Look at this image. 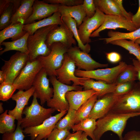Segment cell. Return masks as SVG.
Segmentation results:
<instances>
[{
    "instance_id": "22",
    "label": "cell",
    "mask_w": 140,
    "mask_h": 140,
    "mask_svg": "<svg viewBox=\"0 0 140 140\" xmlns=\"http://www.w3.org/2000/svg\"><path fill=\"white\" fill-rule=\"evenodd\" d=\"M63 23L61 16L59 11L51 16L32 23L24 25L23 30L28 32L29 35L33 34L38 29L53 25H60Z\"/></svg>"
},
{
    "instance_id": "11",
    "label": "cell",
    "mask_w": 140,
    "mask_h": 140,
    "mask_svg": "<svg viewBox=\"0 0 140 140\" xmlns=\"http://www.w3.org/2000/svg\"><path fill=\"white\" fill-rule=\"evenodd\" d=\"M105 15L96 7L95 13L93 16L89 18L86 16L79 26L78 32L80 38L84 45L91 42L90 36L102 24Z\"/></svg>"
},
{
    "instance_id": "14",
    "label": "cell",
    "mask_w": 140,
    "mask_h": 140,
    "mask_svg": "<svg viewBox=\"0 0 140 140\" xmlns=\"http://www.w3.org/2000/svg\"><path fill=\"white\" fill-rule=\"evenodd\" d=\"M117 28L125 29L129 32L137 29L131 21L122 16L106 15L102 24L91 35L90 37H100V33L106 29L115 30Z\"/></svg>"
},
{
    "instance_id": "33",
    "label": "cell",
    "mask_w": 140,
    "mask_h": 140,
    "mask_svg": "<svg viewBox=\"0 0 140 140\" xmlns=\"http://www.w3.org/2000/svg\"><path fill=\"white\" fill-rule=\"evenodd\" d=\"M109 43L121 46L125 48L130 54L134 55L140 62V46L134 42L125 39H119L112 41Z\"/></svg>"
},
{
    "instance_id": "43",
    "label": "cell",
    "mask_w": 140,
    "mask_h": 140,
    "mask_svg": "<svg viewBox=\"0 0 140 140\" xmlns=\"http://www.w3.org/2000/svg\"><path fill=\"white\" fill-rule=\"evenodd\" d=\"M123 140H140V131L132 130L127 132Z\"/></svg>"
},
{
    "instance_id": "23",
    "label": "cell",
    "mask_w": 140,
    "mask_h": 140,
    "mask_svg": "<svg viewBox=\"0 0 140 140\" xmlns=\"http://www.w3.org/2000/svg\"><path fill=\"white\" fill-rule=\"evenodd\" d=\"M35 0H22L21 4L12 18L11 24L22 23L24 24L33 12L32 6Z\"/></svg>"
},
{
    "instance_id": "10",
    "label": "cell",
    "mask_w": 140,
    "mask_h": 140,
    "mask_svg": "<svg viewBox=\"0 0 140 140\" xmlns=\"http://www.w3.org/2000/svg\"><path fill=\"white\" fill-rule=\"evenodd\" d=\"M42 68L37 59L29 61L13 82L17 89L26 90L31 88L37 75Z\"/></svg>"
},
{
    "instance_id": "32",
    "label": "cell",
    "mask_w": 140,
    "mask_h": 140,
    "mask_svg": "<svg viewBox=\"0 0 140 140\" xmlns=\"http://www.w3.org/2000/svg\"><path fill=\"white\" fill-rule=\"evenodd\" d=\"M6 110L0 115V133L3 134L14 132L16 130L15 118Z\"/></svg>"
},
{
    "instance_id": "13",
    "label": "cell",
    "mask_w": 140,
    "mask_h": 140,
    "mask_svg": "<svg viewBox=\"0 0 140 140\" xmlns=\"http://www.w3.org/2000/svg\"><path fill=\"white\" fill-rule=\"evenodd\" d=\"M75 65L74 60L67 53L61 67L56 70L58 80L61 83L67 85L73 82V86H81L80 80L83 77H78L75 74Z\"/></svg>"
},
{
    "instance_id": "28",
    "label": "cell",
    "mask_w": 140,
    "mask_h": 140,
    "mask_svg": "<svg viewBox=\"0 0 140 140\" xmlns=\"http://www.w3.org/2000/svg\"><path fill=\"white\" fill-rule=\"evenodd\" d=\"M107 35L108 38L99 39L103 40L107 44L113 40L119 39H129L134 42L137 39L140 38V27L132 32L128 33L110 30L108 32Z\"/></svg>"
},
{
    "instance_id": "4",
    "label": "cell",
    "mask_w": 140,
    "mask_h": 140,
    "mask_svg": "<svg viewBox=\"0 0 140 140\" xmlns=\"http://www.w3.org/2000/svg\"><path fill=\"white\" fill-rule=\"evenodd\" d=\"M50 48L51 51L48 55L45 56H39L37 59L40 62L47 75L56 76V70L62 66L65 54L69 48L59 42L53 43Z\"/></svg>"
},
{
    "instance_id": "18",
    "label": "cell",
    "mask_w": 140,
    "mask_h": 140,
    "mask_svg": "<svg viewBox=\"0 0 140 140\" xmlns=\"http://www.w3.org/2000/svg\"><path fill=\"white\" fill-rule=\"evenodd\" d=\"M34 92V88L32 86L29 89L25 91L19 90L12 97V100L16 101V104L13 109L8 110V113L13 116L17 122H20L23 118V111L28 104L30 98L33 95Z\"/></svg>"
},
{
    "instance_id": "1",
    "label": "cell",
    "mask_w": 140,
    "mask_h": 140,
    "mask_svg": "<svg viewBox=\"0 0 140 140\" xmlns=\"http://www.w3.org/2000/svg\"><path fill=\"white\" fill-rule=\"evenodd\" d=\"M139 116L140 113L119 114L110 111L96 121L94 132L95 140H100L104 133L108 131L116 134L119 140H123L122 134L128 120L131 117Z\"/></svg>"
},
{
    "instance_id": "24",
    "label": "cell",
    "mask_w": 140,
    "mask_h": 140,
    "mask_svg": "<svg viewBox=\"0 0 140 140\" xmlns=\"http://www.w3.org/2000/svg\"><path fill=\"white\" fill-rule=\"evenodd\" d=\"M24 24L22 23L11 24L0 31V45L5 40L11 38L12 41L22 37L27 32L23 30Z\"/></svg>"
},
{
    "instance_id": "36",
    "label": "cell",
    "mask_w": 140,
    "mask_h": 140,
    "mask_svg": "<svg viewBox=\"0 0 140 140\" xmlns=\"http://www.w3.org/2000/svg\"><path fill=\"white\" fill-rule=\"evenodd\" d=\"M17 89L13 83L4 82L0 85V100L6 101L11 98Z\"/></svg>"
},
{
    "instance_id": "47",
    "label": "cell",
    "mask_w": 140,
    "mask_h": 140,
    "mask_svg": "<svg viewBox=\"0 0 140 140\" xmlns=\"http://www.w3.org/2000/svg\"><path fill=\"white\" fill-rule=\"evenodd\" d=\"M83 131H78L76 132L70 133L64 140H80Z\"/></svg>"
},
{
    "instance_id": "3",
    "label": "cell",
    "mask_w": 140,
    "mask_h": 140,
    "mask_svg": "<svg viewBox=\"0 0 140 140\" xmlns=\"http://www.w3.org/2000/svg\"><path fill=\"white\" fill-rule=\"evenodd\" d=\"M58 25H53L41 28L29 36L27 45L30 61L36 60L39 56L49 54L51 50L46 43L47 36L50 32Z\"/></svg>"
},
{
    "instance_id": "37",
    "label": "cell",
    "mask_w": 140,
    "mask_h": 140,
    "mask_svg": "<svg viewBox=\"0 0 140 140\" xmlns=\"http://www.w3.org/2000/svg\"><path fill=\"white\" fill-rule=\"evenodd\" d=\"M0 15V30H1L11 24L12 18L13 14V5L12 3Z\"/></svg>"
},
{
    "instance_id": "20",
    "label": "cell",
    "mask_w": 140,
    "mask_h": 140,
    "mask_svg": "<svg viewBox=\"0 0 140 140\" xmlns=\"http://www.w3.org/2000/svg\"><path fill=\"white\" fill-rule=\"evenodd\" d=\"M83 90L93 89L97 93L98 98L110 93H113L116 85L109 84L102 81H95L93 79L83 78L80 80Z\"/></svg>"
},
{
    "instance_id": "9",
    "label": "cell",
    "mask_w": 140,
    "mask_h": 140,
    "mask_svg": "<svg viewBox=\"0 0 140 140\" xmlns=\"http://www.w3.org/2000/svg\"><path fill=\"white\" fill-rule=\"evenodd\" d=\"M67 111H62L54 116H51L39 125L25 128L23 129V132L29 136L31 140H42L47 139L55 127L57 123Z\"/></svg>"
},
{
    "instance_id": "5",
    "label": "cell",
    "mask_w": 140,
    "mask_h": 140,
    "mask_svg": "<svg viewBox=\"0 0 140 140\" xmlns=\"http://www.w3.org/2000/svg\"><path fill=\"white\" fill-rule=\"evenodd\" d=\"M49 80L53 86L54 92L52 97L47 102V106L60 112L64 111H67L69 107L66 98V93L72 90H82L83 87L63 84L55 76H49Z\"/></svg>"
},
{
    "instance_id": "46",
    "label": "cell",
    "mask_w": 140,
    "mask_h": 140,
    "mask_svg": "<svg viewBox=\"0 0 140 140\" xmlns=\"http://www.w3.org/2000/svg\"><path fill=\"white\" fill-rule=\"evenodd\" d=\"M138 8L137 11L132 16L131 21L136 28L137 29L140 27V0L138 1Z\"/></svg>"
},
{
    "instance_id": "42",
    "label": "cell",
    "mask_w": 140,
    "mask_h": 140,
    "mask_svg": "<svg viewBox=\"0 0 140 140\" xmlns=\"http://www.w3.org/2000/svg\"><path fill=\"white\" fill-rule=\"evenodd\" d=\"M45 2L51 4H57L67 6H71L82 4L83 0H45Z\"/></svg>"
},
{
    "instance_id": "30",
    "label": "cell",
    "mask_w": 140,
    "mask_h": 140,
    "mask_svg": "<svg viewBox=\"0 0 140 140\" xmlns=\"http://www.w3.org/2000/svg\"><path fill=\"white\" fill-rule=\"evenodd\" d=\"M94 2L96 7L106 15L123 16L119 7L114 0H95Z\"/></svg>"
},
{
    "instance_id": "38",
    "label": "cell",
    "mask_w": 140,
    "mask_h": 140,
    "mask_svg": "<svg viewBox=\"0 0 140 140\" xmlns=\"http://www.w3.org/2000/svg\"><path fill=\"white\" fill-rule=\"evenodd\" d=\"M136 83L135 81L127 82L118 84L113 93L117 96L127 94L132 90Z\"/></svg>"
},
{
    "instance_id": "31",
    "label": "cell",
    "mask_w": 140,
    "mask_h": 140,
    "mask_svg": "<svg viewBox=\"0 0 140 140\" xmlns=\"http://www.w3.org/2000/svg\"><path fill=\"white\" fill-rule=\"evenodd\" d=\"M97 98L96 93L91 96L76 110L75 124L88 117Z\"/></svg>"
},
{
    "instance_id": "34",
    "label": "cell",
    "mask_w": 140,
    "mask_h": 140,
    "mask_svg": "<svg viewBox=\"0 0 140 140\" xmlns=\"http://www.w3.org/2000/svg\"><path fill=\"white\" fill-rule=\"evenodd\" d=\"M137 79V72L135 67L127 65L117 76L114 83L116 85L127 82H134Z\"/></svg>"
},
{
    "instance_id": "19",
    "label": "cell",
    "mask_w": 140,
    "mask_h": 140,
    "mask_svg": "<svg viewBox=\"0 0 140 140\" xmlns=\"http://www.w3.org/2000/svg\"><path fill=\"white\" fill-rule=\"evenodd\" d=\"M113 93L107 94L97 99L88 118L96 120L104 116L111 109L117 98Z\"/></svg>"
},
{
    "instance_id": "29",
    "label": "cell",
    "mask_w": 140,
    "mask_h": 140,
    "mask_svg": "<svg viewBox=\"0 0 140 140\" xmlns=\"http://www.w3.org/2000/svg\"><path fill=\"white\" fill-rule=\"evenodd\" d=\"M95 119L87 118L75 124L72 127L73 132L81 131L85 132L92 140H95L94 132L96 128V121Z\"/></svg>"
},
{
    "instance_id": "27",
    "label": "cell",
    "mask_w": 140,
    "mask_h": 140,
    "mask_svg": "<svg viewBox=\"0 0 140 140\" xmlns=\"http://www.w3.org/2000/svg\"><path fill=\"white\" fill-rule=\"evenodd\" d=\"M61 18L63 23L72 33L74 38L77 42L78 47L82 51L88 53L90 50V46L89 44L84 45L81 41L78 33L76 21L68 15L62 16Z\"/></svg>"
},
{
    "instance_id": "52",
    "label": "cell",
    "mask_w": 140,
    "mask_h": 140,
    "mask_svg": "<svg viewBox=\"0 0 140 140\" xmlns=\"http://www.w3.org/2000/svg\"><path fill=\"white\" fill-rule=\"evenodd\" d=\"M87 135L84 132H83L80 140H89L87 138Z\"/></svg>"
},
{
    "instance_id": "17",
    "label": "cell",
    "mask_w": 140,
    "mask_h": 140,
    "mask_svg": "<svg viewBox=\"0 0 140 140\" xmlns=\"http://www.w3.org/2000/svg\"><path fill=\"white\" fill-rule=\"evenodd\" d=\"M60 5L49 4L43 1L35 0L32 6L33 12L25 22L24 25L28 24L49 17L58 11Z\"/></svg>"
},
{
    "instance_id": "6",
    "label": "cell",
    "mask_w": 140,
    "mask_h": 140,
    "mask_svg": "<svg viewBox=\"0 0 140 140\" xmlns=\"http://www.w3.org/2000/svg\"><path fill=\"white\" fill-rule=\"evenodd\" d=\"M110 111L119 114L140 113V83H136L130 92L117 96Z\"/></svg>"
},
{
    "instance_id": "49",
    "label": "cell",
    "mask_w": 140,
    "mask_h": 140,
    "mask_svg": "<svg viewBox=\"0 0 140 140\" xmlns=\"http://www.w3.org/2000/svg\"><path fill=\"white\" fill-rule=\"evenodd\" d=\"M133 66L136 69L137 72V79L140 83V62L137 60L134 59L132 60Z\"/></svg>"
},
{
    "instance_id": "54",
    "label": "cell",
    "mask_w": 140,
    "mask_h": 140,
    "mask_svg": "<svg viewBox=\"0 0 140 140\" xmlns=\"http://www.w3.org/2000/svg\"><path fill=\"white\" fill-rule=\"evenodd\" d=\"M134 42L138 44H140V38H139L136 39Z\"/></svg>"
},
{
    "instance_id": "8",
    "label": "cell",
    "mask_w": 140,
    "mask_h": 140,
    "mask_svg": "<svg viewBox=\"0 0 140 140\" xmlns=\"http://www.w3.org/2000/svg\"><path fill=\"white\" fill-rule=\"evenodd\" d=\"M1 70L4 75V82L13 83L29 61L28 54L17 51L8 60H4Z\"/></svg>"
},
{
    "instance_id": "51",
    "label": "cell",
    "mask_w": 140,
    "mask_h": 140,
    "mask_svg": "<svg viewBox=\"0 0 140 140\" xmlns=\"http://www.w3.org/2000/svg\"><path fill=\"white\" fill-rule=\"evenodd\" d=\"M4 75L2 70L0 71V83L1 84L5 81Z\"/></svg>"
},
{
    "instance_id": "45",
    "label": "cell",
    "mask_w": 140,
    "mask_h": 140,
    "mask_svg": "<svg viewBox=\"0 0 140 140\" xmlns=\"http://www.w3.org/2000/svg\"><path fill=\"white\" fill-rule=\"evenodd\" d=\"M114 0L119 7L123 16L128 20L131 21L132 17L133 15L131 12H127L124 9L122 5L123 1L122 0Z\"/></svg>"
},
{
    "instance_id": "16",
    "label": "cell",
    "mask_w": 140,
    "mask_h": 140,
    "mask_svg": "<svg viewBox=\"0 0 140 140\" xmlns=\"http://www.w3.org/2000/svg\"><path fill=\"white\" fill-rule=\"evenodd\" d=\"M47 75L43 68L37 75L33 82L32 86L35 89L34 93L37 98L39 99L40 104L43 105L53 96V88L50 87V80Z\"/></svg>"
},
{
    "instance_id": "15",
    "label": "cell",
    "mask_w": 140,
    "mask_h": 140,
    "mask_svg": "<svg viewBox=\"0 0 140 140\" xmlns=\"http://www.w3.org/2000/svg\"><path fill=\"white\" fill-rule=\"evenodd\" d=\"M76 41L70 30L63 23L50 32L47 35L46 43L49 48L53 43L59 42L69 48L73 45H75Z\"/></svg>"
},
{
    "instance_id": "26",
    "label": "cell",
    "mask_w": 140,
    "mask_h": 140,
    "mask_svg": "<svg viewBox=\"0 0 140 140\" xmlns=\"http://www.w3.org/2000/svg\"><path fill=\"white\" fill-rule=\"evenodd\" d=\"M29 35V33L27 32L22 37L16 40L11 41L3 42L0 45L4 46L5 48L3 50L0 51V55L7 51L12 50L29 54L27 42Z\"/></svg>"
},
{
    "instance_id": "7",
    "label": "cell",
    "mask_w": 140,
    "mask_h": 140,
    "mask_svg": "<svg viewBox=\"0 0 140 140\" xmlns=\"http://www.w3.org/2000/svg\"><path fill=\"white\" fill-rule=\"evenodd\" d=\"M127 65L125 62L122 61L117 66L110 68L90 71L77 69H75V74L78 77L94 79L112 84L114 82L117 76Z\"/></svg>"
},
{
    "instance_id": "44",
    "label": "cell",
    "mask_w": 140,
    "mask_h": 140,
    "mask_svg": "<svg viewBox=\"0 0 140 140\" xmlns=\"http://www.w3.org/2000/svg\"><path fill=\"white\" fill-rule=\"evenodd\" d=\"M106 54L108 60L112 63H117L120 61L121 59V55L119 53L116 52L107 53Z\"/></svg>"
},
{
    "instance_id": "48",
    "label": "cell",
    "mask_w": 140,
    "mask_h": 140,
    "mask_svg": "<svg viewBox=\"0 0 140 140\" xmlns=\"http://www.w3.org/2000/svg\"><path fill=\"white\" fill-rule=\"evenodd\" d=\"M11 3V0H0V15L8 7Z\"/></svg>"
},
{
    "instance_id": "39",
    "label": "cell",
    "mask_w": 140,
    "mask_h": 140,
    "mask_svg": "<svg viewBox=\"0 0 140 140\" xmlns=\"http://www.w3.org/2000/svg\"><path fill=\"white\" fill-rule=\"evenodd\" d=\"M20 122H17L15 130L13 132L3 134L2 140H24L25 136Z\"/></svg>"
},
{
    "instance_id": "12",
    "label": "cell",
    "mask_w": 140,
    "mask_h": 140,
    "mask_svg": "<svg viewBox=\"0 0 140 140\" xmlns=\"http://www.w3.org/2000/svg\"><path fill=\"white\" fill-rule=\"evenodd\" d=\"M67 53L74 60L75 66L80 69L90 71L99 68L108 66L107 64L100 63L94 60L89 54L81 50L78 46L70 47L68 49Z\"/></svg>"
},
{
    "instance_id": "41",
    "label": "cell",
    "mask_w": 140,
    "mask_h": 140,
    "mask_svg": "<svg viewBox=\"0 0 140 140\" xmlns=\"http://www.w3.org/2000/svg\"><path fill=\"white\" fill-rule=\"evenodd\" d=\"M82 5L86 16L89 18H91L93 16L96 9L94 0H84Z\"/></svg>"
},
{
    "instance_id": "50",
    "label": "cell",
    "mask_w": 140,
    "mask_h": 140,
    "mask_svg": "<svg viewBox=\"0 0 140 140\" xmlns=\"http://www.w3.org/2000/svg\"><path fill=\"white\" fill-rule=\"evenodd\" d=\"M11 1L13 5V13L14 14L20 6L21 0H11Z\"/></svg>"
},
{
    "instance_id": "55",
    "label": "cell",
    "mask_w": 140,
    "mask_h": 140,
    "mask_svg": "<svg viewBox=\"0 0 140 140\" xmlns=\"http://www.w3.org/2000/svg\"><path fill=\"white\" fill-rule=\"evenodd\" d=\"M42 140H47V139H43Z\"/></svg>"
},
{
    "instance_id": "2",
    "label": "cell",
    "mask_w": 140,
    "mask_h": 140,
    "mask_svg": "<svg viewBox=\"0 0 140 140\" xmlns=\"http://www.w3.org/2000/svg\"><path fill=\"white\" fill-rule=\"evenodd\" d=\"M31 104L26 106L22 114L25 115L20 122L21 127L26 128L34 127L43 123L47 119L52 116L55 110L50 108H45L38 102L36 94L34 93Z\"/></svg>"
},
{
    "instance_id": "53",
    "label": "cell",
    "mask_w": 140,
    "mask_h": 140,
    "mask_svg": "<svg viewBox=\"0 0 140 140\" xmlns=\"http://www.w3.org/2000/svg\"><path fill=\"white\" fill-rule=\"evenodd\" d=\"M3 103L2 102L0 103V113L1 114L4 112V108L3 106Z\"/></svg>"
},
{
    "instance_id": "25",
    "label": "cell",
    "mask_w": 140,
    "mask_h": 140,
    "mask_svg": "<svg viewBox=\"0 0 140 140\" xmlns=\"http://www.w3.org/2000/svg\"><path fill=\"white\" fill-rule=\"evenodd\" d=\"M61 16L68 15L76 21L79 26L86 16L82 4L71 6L60 5L58 11Z\"/></svg>"
},
{
    "instance_id": "40",
    "label": "cell",
    "mask_w": 140,
    "mask_h": 140,
    "mask_svg": "<svg viewBox=\"0 0 140 140\" xmlns=\"http://www.w3.org/2000/svg\"><path fill=\"white\" fill-rule=\"evenodd\" d=\"M70 133L69 130L55 127L51 133L47 140H64Z\"/></svg>"
},
{
    "instance_id": "35",
    "label": "cell",
    "mask_w": 140,
    "mask_h": 140,
    "mask_svg": "<svg viewBox=\"0 0 140 140\" xmlns=\"http://www.w3.org/2000/svg\"><path fill=\"white\" fill-rule=\"evenodd\" d=\"M76 110L69 108L66 116L57 123L55 127L69 130L75 124Z\"/></svg>"
},
{
    "instance_id": "21",
    "label": "cell",
    "mask_w": 140,
    "mask_h": 140,
    "mask_svg": "<svg viewBox=\"0 0 140 140\" xmlns=\"http://www.w3.org/2000/svg\"><path fill=\"white\" fill-rule=\"evenodd\" d=\"M96 93L93 89L72 90L67 92L65 97L69 108L76 110L91 96Z\"/></svg>"
}]
</instances>
